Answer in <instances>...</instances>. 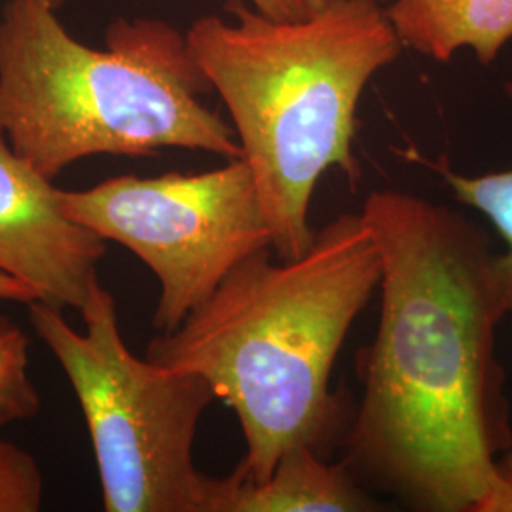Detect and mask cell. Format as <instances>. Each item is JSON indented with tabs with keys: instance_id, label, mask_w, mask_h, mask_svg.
<instances>
[{
	"instance_id": "obj_1",
	"label": "cell",
	"mask_w": 512,
	"mask_h": 512,
	"mask_svg": "<svg viewBox=\"0 0 512 512\" xmlns=\"http://www.w3.org/2000/svg\"><path fill=\"white\" fill-rule=\"evenodd\" d=\"M361 217L380 251L382 306L359 351L342 461L412 511L478 512L512 448L497 253L475 220L401 190L370 192Z\"/></svg>"
},
{
	"instance_id": "obj_2",
	"label": "cell",
	"mask_w": 512,
	"mask_h": 512,
	"mask_svg": "<svg viewBox=\"0 0 512 512\" xmlns=\"http://www.w3.org/2000/svg\"><path fill=\"white\" fill-rule=\"evenodd\" d=\"M272 253L243 260L147 348L152 363L202 376L232 408L245 439L234 473L253 482L293 448L329 456L340 442L349 414L330 389L332 368L382 277L361 213L330 220L296 258Z\"/></svg>"
},
{
	"instance_id": "obj_3",
	"label": "cell",
	"mask_w": 512,
	"mask_h": 512,
	"mask_svg": "<svg viewBox=\"0 0 512 512\" xmlns=\"http://www.w3.org/2000/svg\"><path fill=\"white\" fill-rule=\"evenodd\" d=\"M382 4L332 0L306 18L275 19L228 0L234 21L205 16L186 31L230 112L279 258L310 247L311 200L329 169H340L351 186L361 179L357 105L370 78L404 48Z\"/></svg>"
},
{
	"instance_id": "obj_4",
	"label": "cell",
	"mask_w": 512,
	"mask_h": 512,
	"mask_svg": "<svg viewBox=\"0 0 512 512\" xmlns=\"http://www.w3.org/2000/svg\"><path fill=\"white\" fill-rule=\"evenodd\" d=\"M65 0H8L0 19V131L54 181L90 156L162 148L241 160L236 129L203 105L213 92L186 33L162 19H116L95 50L57 18Z\"/></svg>"
},
{
	"instance_id": "obj_5",
	"label": "cell",
	"mask_w": 512,
	"mask_h": 512,
	"mask_svg": "<svg viewBox=\"0 0 512 512\" xmlns=\"http://www.w3.org/2000/svg\"><path fill=\"white\" fill-rule=\"evenodd\" d=\"M29 321L73 385L92 437L107 512H205L209 475L194 461L200 421L217 401L202 376L137 357L126 346L116 300L97 281L80 310L33 300Z\"/></svg>"
},
{
	"instance_id": "obj_6",
	"label": "cell",
	"mask_w": 512,
	"mask_h": 512,
	"mask_svg": "<svg viewBox=\"0 0 512 512\" xmlns=\"http://www.w3.org/2000/svg\"><path fill=\"white\" fill-rule=\"evenodd\" d=\"M65 213L137 256L160 283L152 327L177 329L249 256L272 249V228L249 165L203 173L122 175L63 190Z\"/></svg>"
},
{
	"instance_id": "obj_7",
	"label": "cell",
	"mask_w": 512,
	"mask_h": 512,
	"mask_svg": "<svg viewBox=\"0 0 512 512\" xmlns=\"http://www.w3.org/2000/svg\"><path fill=\"white\" fill-rule=\"evenodd\" d=\"M61 196L0 131V274L25 283L42 302L80 311L99 281L107 241L71 219Z\"/></svg>"
},
{
	"instance_id": "obj_8",
	"label": "cell",
	"mask_w": 512,
	"mask_h": 512,
	"mask_svg": "<svg viewBox=\"0 0 512 512\" xmlns=\"http://www.w3.org/2000/svg\"><path fill=\"white\" fill-rule=\"evenodd\" d=\"M380 503L349 473L344 461H329L310 446L289 450L272 475L247 480L234 471L209 476L205 512H365Z\"/></svg>"
},
{
	"instance_id": "obj_9",
	"label": "cell",
	"mask_w": 512,
	"mask_h": 512,
	"mask_svg": "<svg viewBox=\"0 0 512 512\" xmlns=\"http://www.w3.org/2000/svg\"><path fill=\"white\" fill-rule=\"evenodd\" d=\"M384 10L403 46L440 63L469 48L492 65L512 38V0H389Z\"/></svg>"
},
{
	"instance_id": "obj_10",
	"label": "cell",
	"mask_w": 512,
	"mask_h": 512,
	"mask_svg": "<svg viewBox=\"0 0 512 512\" xmlns=\"http://www.w3.org/2000/svg\"><path fill=\"white\" fill-rule=\"evenodd\" d=\"M505 93L512 101V80L505 82ZM406 156L437 173L454 198L480 213L503 239L505 251L495 255V272L505 308L512 315V169L471 177L454 171L446 156L427 160L412 150Z\"/></svg>"
},
{
	"instance_id": "obj_11",
	"label": "cell",
	"mask_w": 512,
	"mask_h": 512,
	"mask_svg": "<svg viewBox=\"0 0 512 512\" xmlns=\"http://www.w3.org/2000/svg\"><path fill=\"white\" fill-rule=\"evenodd\" d=\"M29 346L25 330L0 315V427L31 420L40 412V395L29 378Z\"/></svg>"
},
{
	"instance_id": "obj_12",
	"label": "cell",
	"mask_w": 512,
	"mask_h": 512,
	"mask_svg": "<svg viewBox=\"0 0 512 512\" xmlns=\"http://www.w3.org/2000/svg\"><path fill=\"white\" fill-rule=\"evenodd\" d=\"M44 499V476L35 458L0 439V512H37Z\"/></svg>"
},
{
	"instance_id": "obj_13",
	"label": "cell",
	"mask_w": 512,
	"mask_h": 512,
	"mask_svg": "<svg viewBox=\"0 0 512 512\" xmlns=\"http://www.w3.org/2000/svg\"><path fill=\"white\" fill-rule=\"evenodd\" d=\"M478 512H512V448L495 459L494 486Z\"/></svg>"
},
{
	"instance_id": "obj_14",
	"label": "cell",
	"mask_w": 512,
	"mask_h": 512,
	"mask_svg": "<svg viewBox=\"0 0 512 512\" xmlns=\"http://www.w3.org/2000/svg\"><path fill=\"white\" fill-rule=\"evenodd\" d=\"M258 12L275 19H300L310 14L306 0H251Z\"/></svg>"
},
{
	"instance_id": "obj_15",
	"label": "cell",
	"mask_w": 512,
	"mask_h": 512,
	"mask_svg": "<svg viewBox=\"0 0 512 512\" xmlns=\"http://www.w3.org/2000/svg\"><path fill=\"white\" fill-rule=\"evenodd\" d=\"M0 300L29 304V302H33V300H38V296L37 293H35L31 287H27L25 283H21V281L10 277V275L0 274Z\"/></svg>"
},
{
	"instance_id": "obj_16",
	"label": "cell",
	"mask_w": 512,
	"mask_h": 512,
	"mask_svg": "<svg viewBox=\"0 0 512 512\" xmlns=\"http://www.w3.org/2000/svg\"><path fill=\"white\" fill-rule=\"evenodd\" d=\"M329 2H332V0H306V4H308V10L311 12H317V10H321L323 6H327ZM382 2H389V0H382Z\"/></svg>"
}]
</instances>
